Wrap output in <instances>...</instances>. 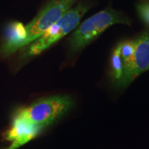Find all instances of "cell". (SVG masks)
Masks as SVG:
<instances>
[{
  "instance_id": "cell-6",
  "label": "cell",
  "mask_w": 149,
  "mask_h": 149,
  "mask_svg": "<svg viewBox=\"0 0 149 149\" xmlns=\"http://www.w3.org/2000/svg\"><path fill=\"white\" fill-rule=\"evenodd\" d=\"M42 129L15 114L10 126L5 133L6 139L12 143L8 149H17L25 144L35 138Z\"/></svg>"
},
{
  "instance_id": "cell-2",
  "label": "cell",
  "mask_w": 149,
  "mask_h": 149,
  "mask_svg": "<svg viewBox=\"0 0 149 149\" xmlns=\"http://www.w3.org/2000/svg\"><path fill=\"white\" fill-rule=\"evenodd\" d=\"M72 106L73 102L70 97L55 95L38 100L29 107L19 110L16 114L44 128L60 119Z\"/></svg>"
},
{
  "instance_id": "cell-1",
  "label": "cell",
  "mask_w": 149,
  "mask_h": 149,
  "mask_svg": "<svg viewBox=\"0 0 149 149\" xmlns=\"http://www.w3.org/2000/svg\"><path fill=\"white\" fill-rule=\"evenodd\" d=\"M117 24H130L123 15L113 9L100 11L87 19L72 33L69 44L72 53L83 49L108 28Z\"/></svg>"
},
{
  "instance_id": "cell-9",
  "label": "cell",
  "mask_w": 149,
  "mask_h": 149,
  "mask_svg": "<svg viewBox=\"0 0 149 149\" xmlns=\"http://www.w3.org/2000/svg\"><path fill=\"white\" fill-rule=\"evenodd\" d=\"M135 40H128L123 43H120V54L123 64H124V68L133 57L134 52H135Z\"/></svg>"
},
{
  "instance_id": "cell-4",
  "label": "cell",
  "mask_w": 149,
  "mask_h": 149,
  "mask_svg": "<svg viewBox=\"0 0 149 149\" xmlns=\"http://www.w3.org/2000/svg\"><path fill=\"white\" fill-rule=\"evenodd\" d=\"M77 0H50L38 15L26 26L27 37L24 46L34 42L55 24Z\"/></svg>"
},
{
  "instance_id": "cell-3",
  "label": "cell",
  "mask_w": 149,
  "mask_h": 149,
  "mask_svg": "<svg viewBox=\"0 0 149 149\" xmlns=\"http://www.w3.org/2000/svg\"><path fill=\"white\" fill-rule=\"evenodd\" d=\"M90 6L88 4L81 2L74 8H70L60 19L46 30L40 37L29 44L24 55L29 57L39 55L69 33L77 26L80 19L88 10Z\"/></svg>"
},
{
  "instance_id": "cell-10",
  "label": "cell",
  "mask_w": 149,
  "mask_h": 149,
  "mask_svg": "<svg viewBox=\"0 0 149 149\" xmlns=\"http://www.w3.org/2000/svg\"><path fill=\"white\" fill-rule=\"evenodd\" d=\"M137 10L141 19L149 26V0H143L137 3Z\"/></svg>"
},
{
  "instance_id": "cell-7",
  "label": "cell",
  "mask_w": 149,
  "mask_h": 149,
  "mask_svg": "<svg viewBox=\"0 0 149 149\" xmlns=\"http://www.w3.org/2000/svg\"><path fill=\"white\" fill-rule=\"evenodd\" d=\"M26 37V26L21 22H13L10 23L6 29L5 40L1 46L0 53L4 56H8L24 47Z\"/></svg>"
},
{
  "instance_id": "cell-8",
  "label": "cell",
  "mask_w": 149,
  "mask_h": 149,
  "mask_svg": "<svg viewBox=\"0 0 149 149\" xmlns=\"http://www.w3.org/2000/svg\"><path fill=\"white\" fill-rule=\"evenodd\" d=\"M124 72V64L120 54V44L113 51L111 57V76L116 84L122 79Z\"/></svg>"
},
{
  "instance_id": "cell-5",
  "label": "cell",
  "mask_w": 149,
  "mask_h": 149,
  "mask_svg": "<svg viewBox=\"0 0 149 149\" xmlns=\"http://www.w3.org/2000/svg\"><path fill=\"white\" fill-rule=\"evenodd\" d=\"M135 42V52L124 66L122 79L116 84L117 87H126L141 73L149 70V31L143 33Z\"/></svg>"
}]
</instances>
